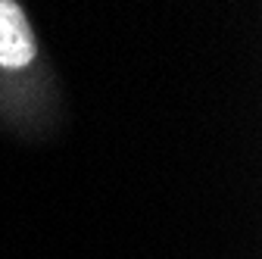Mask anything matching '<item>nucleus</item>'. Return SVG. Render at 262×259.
<instances>
[{
    "label": "nucleus",
    "mask_w": 262,
    "mask_h": 259,
    "mask_svg": "<svg viewBox=\"0 0 262 259\" xmlns=\"http://www.w3.org/2000/svg\"><path fill=\"white\" fill-rule=\"evenodd\" d=\"M35 59V38L16 0H0V66L25 69Z\"/></svg>",
    "instance_id": "f257e3e1"
}]
</instances>
